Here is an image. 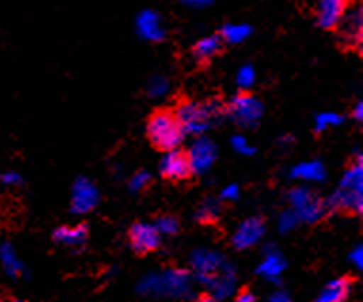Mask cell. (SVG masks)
Returning a JSON list of instances; mask_svg holds the SVG:
<instances>
[{"mask_svg":"<svg viewBox=\"0 0 363 302\" xmlns=\"http://www.w3.org/2000/svg\"><path fill=\"white\" fill-rule=\"evenodd\" d=\"M284 268H286V261H284L276 251H270V253L264 257V261H262L261 267H259V274L268 279H276L280 278L281 272H284Z\"/></svg>","mask_w":363,"mask_h":302,"instance_id":"obj_18","label":"cell"},{"mask_svg":"<svg viewBox=\"0 0 363 302\" xmlns=\"http://www.w3.org/2000/svg\"><path fill=\"white\" fill-rule=\"evenodd\" d=\"M350 259H352V262L356 264L357 270L363 267V247H362V245H357V247L354 249V253L350 255Z\"/></svg>","mask_w":363,"mask_h":302,"instance_id":"obj_28","label":"cell"},{"mask_svg":"<svg viewBox=\"0 0 363 302\" xmlns=\"http://www.w3.org/2000/svg\"><path fill=\"white\" fill-rule=\"evenodd\" d=\"M348 291H350V284L346 279H333L323 287L315 302H345Z\"/></svg>","mask_w":363,"mask_h":302,"instance_id":"obj_15","label":"cell"},{"mask_svg":"<svg viewBox=\"0 0 363 302\" xmlns=\"http://www.w3.org/2000/svg\"><path fill=\"white\" fill-rule=\"evenodd\" d=\"M342 122L339 114H333V113H323L320 114L318 118H315V131L320 133V131L328 130L329 125H339Z\"/></svg>","mask_w":363,"mask_h":302,"instance_id":"obj_21","label":"cell"},{"mask_svg":"<svg viewBox=\"0 0 363 302\" xmlns=\"http://www.w3.org/2000/svg\"><path fill=\"white\" fill-rule=\"evenodd\" d=\"M233 147L236 152H240V155H253V147H251L250 142H247V139H245L244 135L234 137Z\"/></svg>","mask_w":363,"mask_h":302,"instance_id":"obj_23","label":"cell"},{"mask_svg":"<svg viewBox=\"0 0 363 302\" xmlns=\"http://www.w3.org/2000/svg\"><path fill=\"white\" fill-rule=\"evenodd\" d=\"M162 236L155 228V225L149 223H138V225L131 226L130 230V242L131 247L135 249L138 253H150L160 245Z\"/></svg>","mask_w":363,"mask_h":302,"instance_id":"obj_9","label":"cell"},{"mask_svg":"<svg viewBox=\"0 0 363 302\" xmlns=\"http://www.w3.org/2000/svg\"><path fill=\"white\" fill-rule=\"evenodd\" d=\"M289 201H291V211L295 213L297 220H304V223H314L323 215V203L322 200L310 192L306 189H295L289 194Z\"/></svg>","mask_w":363,"mask_h":302,"instance_id":"obj_4","label":"cell"},{"mask_svg":"<svg viewBox=\"0 0 363 302\" xmlns=\"http://www.w3.org/2000/svg\"><path fill=\"white\" fill-rule=\"evenodd\" d=\"M233 302H255V296H253V293H250V291H244V293H240Z\"/></svg>","mask_w":363,"mask_h":302,"instance_id":"obj_29","label":"cell"},{"mask_svg":"<svg viewBox=\"0 0 363 302\" xmlns=\"http://www.w3.org/2000/svg\"><path fill=\"white\" fill-rule=\"evenodd\" d=\"M215 114H217V108H213L211 105H198V103H183L179 105L177 116L179 124H181V130L183 133H202L211 125Z\"/></svg>","mask_w":363,"mask_h":302,"instance_id":"obj_3","label":"cell"},{"mask_svg":"<svg viewBox=\"0 0 363 302\" xmlns=\"http://www.w3.org/2000/svg\"><path fill=\"white\" fill-rule=\"evenodd\" d=\"M150 183V175L147 172H139V173H135V175H133V177H131V181H130V189L131 190H141V189H145V186H147V184Z\"/></svg>","mask_w":363,"mask_h":302,"instance_id":"obj_22","label":"cell"},{"mask_svg":"<svg viewBox=\"0 0 363 302\" xmlns=\"http://www.w3.org/2000/svg\"><path fill=\"white\" fill-rule=\"evenodd\" d=\"M240 196V189L236 184H230V186H226L223 192H220V198L223 200H238Z\"/></svg>","mask_w":363,"mask_h":302,"instance_id":"obj_27","label":"cell"},{"mask_svg":"<svg viewBox=\"0 0 363 302\" xmlns=\"http://www.w3.org/2000/svg\"><path fill=\"white\" fill-rule=\"evenodd\" d=\"M340 35H342V40L348 44V46H362V12L357 10L354 12V23L350 21V18H342L339 25Z\"/></svg>","mask_w":363,"mask_h":302,"instance_id":"obj_13","label":"cell"},{"mask_svg":"<svg viewBox=\"0 0 363 302\" xmlns=\"http://www.w3.org/2000/svg\"><path fill=\"white\" fill-rule=\"evenodd\" d=\"M295 223H297V217H295V213H293V211H286V213L281 215V219H280L281 230H289V228H291Z\"/></svg>","mask_w":363,"mask_h":302,"instance_id":"obj_26","label":"cell"},{"mask_svg":"<svg viewBox=\"0 0 363 302\" xmlns=\"http://www.w3.org/2000/svg\"><path fill=\"white\" fill-rule=\"evenodd\" d=\"M160 173L166 179H169V181H183V179H189L192 173L189 155L183 152V150H179V148L166 152V156H164L160 162Z\"/></svg>","mask_w":363,"mask_h":302,"instance_id":"obj_7","label":"cell"},{"mask_svg":"<svg viewBox=\"0 0 363 302\" xmlns=\"http://www.w3.org/2000/svg\"><path fill=\"white\" fill-rule=\"evenodd\" d=\"M0 184H4V186H18V184H21V175L16 172L2 173V177H0Z\"/></svg>","mask_w":363,"mask_h":302,"instance_id":"obj_25","label":"cell"},{"mask_svg":"<svg viewBox=\"0 0 363 302\" xmlns=\"http://www.w3.org/2000/svg\"><path fill=\"white\" fill-rule=\"evenodd\" d=\"M155 228L158 230L160 236H172V234H175V232L179 230V223L175 217L164 215V217H160V219L156 220Z\"/></svg>","mask_w":363,"mask_h":302,"instance_id":"obj_19","label":"cell"},{"mask_svg":"<svg viewBox=\"0 0 363 302\" xmlns=\"http://www.w3.org/2000/svg\"><path fill=\"white\" fill-rule=\"evenodd\" d=\"M223 36L220 35H211V36H206L202 40H198L192 47V55L196 57V61L200 63H206V61L213 60L215 55H219L223 52Z\"/></svg>","mask_w":363,"mask_h":302,"instance_id":"obj_12","label":"cell"},{"mask_svg":"<svg viewBox=\"0 0 363 302\" xmlns=\"http://www.w3.org/2000/svg\"><path fill=\"white\" fill-rule=\"evenodd\" d=\"M253 80H255V72H253V69H251V67H244L238 74L240 88H250L251 84H253Z\"/></svg>","mask_w":363,"mask_h":302,"instance_id":"obj_24","label":"cell"},{"mask_svg":"<svg viewBox=\"0 0 363 302\" xmlns=\"http://www.w3.org/2000/svg\"><path fill=\"white\" fill-rule=\"evenodd\" d=\"M291 177L298 179V181H306V183L322 181V179H325V169L320 162H303L293 169Z\"/></svg>","mask_w":363,"mask_h":302,"instance_id":"obj_16","label":"cell"},{"mask_svg":"<svg viewBox=\"0 0 363 302\" xmlns=\"http://www.w3.org/2000/svg\"><path fill=\"white\" fill-rule=\"evenodd\" d=\"M228 111H230V116L245 128H253L262 116V105L250 94L236 95Z\"/></svg>","mask_w":363,"mask_h":302,"instance_id":"obj_5","label":"cell"},{"mask_svg":"<svg viewBox=\"0 0 363 302\" xmlns=\"http://www.w3.org/2000/svg\"><path fill=\"white\" fill-rule=\"evenodd\" d=\"M0 262L12 278H19L23 274V264L18 259V253L13 251L10 243H2L0 245Z\"/></svg>","mask_w":363,"mask_h":302,"instance_id":"obj_17","label":"cell"},{"mask_svg":"<svg viewBox=\"0 0 363 302\" xmlns=\"http://www.w3.org/2000/svg\"><path fill=\"white\" fill-rule=\"evenodd\" d=\"M6 302H16V301H6Z\"/></svg>","mask_w":363,"mask_h":302,"instance_id":"obj_33","label":"cell"},{"mask_svg":"<svg viewBox=\"0 0 363 302\" xmlns=\"http://www.w3.org/2000/svg\"><path fill=\"white\" fill-rule=\"evenodd\" d=\"M270 302H291L289 301V296L286 293H276V295L270 296Z\"/></svg>","mask_w":363,"mask_h":302,"instance_id":"obj_30","label":"cell"},{"mask_svg":"<svg viewBox=\"0 0 363 302\" xmlns=\"http://www.w3.org/2000/svg\"><path fill=\"white\" fill-rule=\"evenodd\" d=\"M350 0H318L315 4V23L325 30H337L348 12Z\"/></svg>","mask_w":363,"mask_h":302,"instance_id":"obj_6","label":"cell"},{"mask_svg":"<svg viewBox=\"0 0 363 302\" xmlns=\"http://www.w3.org/2000/svg\"><path fill=\"white\" fill-rule=\"evenodd\" d=\"M88 237V230L86 226H61L57 228L54 234V240L57 243H63V245H71V247H77V245H82Z\"/></svg>","mask_w":363,"mask_h":302,"instance_id":"obj_14","label":"cell"},{"mask_svg":"<svg viewBox=\"0 0 363 302\" xmlns=\"http://www.w3.org/2000/svg\"><path fill=\"white\" fill-rule=\"evenodd\" d=\"M198 302H219L217 301V298H213V296H200V298H198Z\"/></svg>","mask_w":363,"mask_h":302,"instance_id":"obj_32","label":"cell"},{"mask_svg":"<svg viewBox=\"0 0 363 302\" xmlns=\"http://www.w3.org/2000/svg\"><path fill=\"white\" fill-rule=\"evenodd\" d=\"M147 135L156 148L169 152L181 145L185 133L181 130V124H179L175 113L156 111L155 114H150L149 122H147Z\"/></svg>","mask_w":363,"mask_h":302,"instance_id":"obj_2","label":"cell"},{"mask_svg":"<svg viewBox=\"0 0 363 302\" xmlns=\"http://www.w3.org/2000/svg\"><path fill=\"white\" fill-rule=\"evenodd\" d=\"M354 118H356V120L363 118V105H362V103H357V105H356V111H354Z\"/></svg>","mask_w":363,"mask_h":302,"instance_id":"obj_31","label":"cell"},{"mask_svg":"<svg viewBox=\"0 0 363 302\" xmlns=\"http://www.w3.org/2000/svg\"><path fill=\"white\" fill-rule=\"evenodd\" d=\"M192 172H208L215 160V145L209 139H198L186 152Z\"/></svg>","mask_w":363,"mask_h":302,"instance_id":"obj_10","label":"cell"},{"mask_svg":"<svg viewBox=\"0 0 363 302\" xmlns=\"http://www.w3.org/2000/svg\"><path fill=\"white\" fill-rule=\"evenodd\" d=\"M99 201V190L88 179H78L72 189V211L78 215H84L96 208Z\"/></svg>","mask_w":363,"mask_h":302,"instance_id":"obj_8","label":"cell"},{"mask_svg":"<svg viewBox=\"0 0 363 302\" xmlns=\"http://www.w3.org/2000/svg\"><path fill=\"white\" fill-rule=\"evenodd\" d=\"M262 234H264V223L261 219H257V217L247 219L240 225V228L234 234V245L238 249L251 247L261 240Z\"/></svg>","mask_w":363,"mask_h":302,"instance_id":"obj_11","label":"cell"},{"mask_svg":"<svg viewBox=\"0 0 363 302\" xmlns=\"http://www.w3.org/2000/svg\"><path fill=\"white\" fill-rule=\"evenodd\" d=\"M247 35H250V29L244 27V25H238V27H226L220 36H223V40L240 42V40H244Z\"/></svg>","mask_w":363,"mask_h":302,"instance_id":"obj_20","label":"cell"},{"mask_svg":"<svg viewBox=\"0 0 363 302\" xmlns=\"http://www.w3.org/2000/svg\"><path fill=\"white\" fill-rule=\"evenodd\" d=\"M329 208L340 209V211H352L362 213L363 209V167L362 156L357 155L356 164L345 173L340 181V186L335 190L331 200L328 201Z\"/></svg>","mask_w":363,"mask_h":302,"instance_id":"obj_1","label":"cell"}]
</instances>
